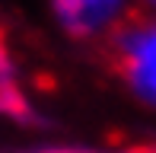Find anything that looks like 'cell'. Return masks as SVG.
Here are the masks:
<instances>
[{
  "label": "cell",
  "mask_w": 156,
  "mask_h": 153,
  "mask_svg": "<svg viewBox=\"0 0 156 153\" xmlns=\"http://www.w3.org/2000/svg\"><path fill=\"white\" fill-rule=\"evenodd\" d=\"M115 51L124 83L144 105L156 109V16L124 19L115 29Z\"/></svg>",
  "instance_id": "6da1fadb"
},
{
  "label": "cell",
  "mask_w": 156,
  "mask_h": 153,
  "mask_svg": "<svg viewBox=\"0 0 156 153\" xmlns=\"http://www.w3.org/2000/svg\"><path fill=\"white\" fill-rule=\"evenodd\" d=\"M134 0H51L54 19L76 38L108 35L127 19Z\"/></svg>",
  "instance_id": "7a4b0ae2"
},
{
  "label": "cell",
  "mask_w": 156,
  "mask_h": 153,
  "mask_svg": "<svg viewBox=\"0 0 156 153\" xmlns=\"http://www.w3.org/2000/svg\"><path fill=\"white\" fill-rule=\"evenodd\" d=\"M140 3H144V10L150 13V16H156V0H140Z\"/></svg>",
  "instance_id": "3957f363"
}]
</instances>
